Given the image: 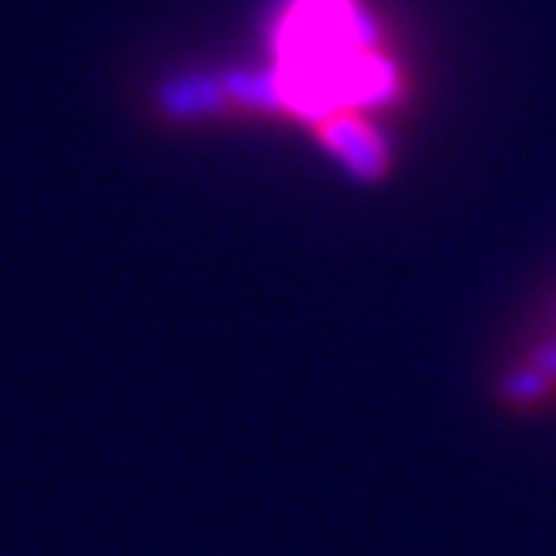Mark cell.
<instances>
[{
	"label": "cell",
	"mask_w": 556,
	"mask_h": 556,
	"mask_svg": "<svg viewBox=\"0 0 556 556\" xmlns=\"http://www.w3.org/2000/svg\"><path fill=\"white\" fill-rule=\"evenodd\" d=\"M317 136H321L352 170L364 174V178H379V174L387 170V148H382L379 131H375L364 116L348 113V109L317 113Z\"/></svg>",
	"instance_id": "cell-1"
}]
</instances>
